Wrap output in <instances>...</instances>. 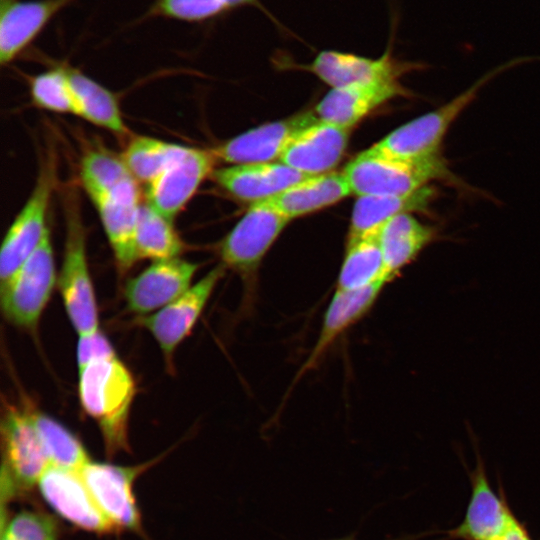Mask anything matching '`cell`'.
<instances>
[{"label": "cell", "instance_id": "cell-36", "mask_svg": "<svg viewBox=\"0 0 540 540\" xmlns=\"http://www.w3.org/2000/svg\"><path fill=\"white\" fill-rule=\"evenodd\" d=\"M485 540H534L527 527L515 515L503 528Z\"/></svg>", "mask_w": 540, "mask_h": 540}, {"label": "cell", "instance_id": "cell-27", "mask_svg": "<svg viewBox=\"0 0 540 540\" xmlns=\"http://www.w3.org/2000/svg\"><path fill=\"white\" fill-rule=\"evenodd\" d=\"M380 282L389 280L377 235L347 242L336 290L354 291Z\"/></svg>", "mask_w": 540, "mask_h": 540}, {"label": "cell", "instance_id": "cell-6", "mask_svg": "<svg viewBox=\"0 0 540 540\" xmlns=\"http://www.w3.org/2000/svg\"><path fill=\"white\" fill-rule=\"evenodd\" d=\"M1 500L9 501L37 485L51 465L29 411L3 401L1 412Z\"/></svg>", "mask_w": 540, "mask_h": 540}, {"label": "cell", "instance_id": "cell-34", "mask_svg": "<svg viewBox=\"0 0 540 540\" xmlns=\"http://www.w3.org/2000/svg\"><path fill=\"white\" fill-rule=\"evenodd\" d=\"M227 11L229 10L222 0H156L147 16L199 23Z\"/></svg>", "mask_w": 540, "mask_h": 540}, {"label": "cell", "instance_id": "cell-33", "mask_svg": "<svg viewBox=\"0 0 540 540\" xmlns=\"http://www.w3.org/2000/svg\"><path fill=\"white\" fill-rule=\"evenodd\" d=\"M1 540H59V529L44 511L22 509L11 516L1 513Z\"/></svg>", "mask_w": 540, "mask_h": 540}, {"label": "cell", "instance_id": "cell-19", "mask_svg": "<svg viewBox=\"0 0 540 540\" xmlns=\"http://www.w3.org/2000/svg\"><path fill=\"white\" fill-rule=\"evenodd\" d=\"M74 0H0V62L11 63Z\"/></svg>", "mask_w": 540, "mask_h": 540}, {"label": "cell", "instance_id": "cell-32", "mask_svg": "<svg viewBox=\"0 0 540 540\" xmlns=\"http://www.w3.org/2000/svg\"><path fill=\"white\" fill-rule=\"evenodd\" d=\"M29 91L32 103L38 108L76 115L66 65L55 66L30 77Z\"/></svg>", "mask_w": 540, "mask_h": 540}, {"label": "cell", "instance_id": "cell-26", "mask_svg": "<svg viewBox=\"0 0 540 540\" xmlns=\"http://www.w3.org/2000/svg\"><path fill=\"white\" fill-rule=\"evenodd\" d=\"M67 72L76 115L118 137L130 138L115 94L77 69L67 66Z\"/></svg>", "mask_w": 540, "mask_h": 540}, {"label": "cell", "instance_id": "cell-18", "mask_svg": "<svg viewBox=\"0 0 540 540\" xmlns=\"http://www.w3.org/2000/svg\"><path fill=\"white\" fill-rule=\"evenodd\" d=\"M350 129L320 119L299 131L279 161L308 176L332 172L349 141Z\"/></svg>", "mask_w": 540, "mask_h": 540}, {"label": "cell", "instance_id": "cell-9", "mask_svg": "<svg viewBox=\"0 0 540 540\" xmlns=\"http://www.w3.org/2000/svg\"><path fill=\"white\" fill-rule=\"evenodd\" d=\"M225 270L219 263L168 305L149 315L136 317L135 324L152 335L169 369L174 367L176 349L192 332Z\"/></svg>", "mask_w": 540, "mask_h": 540}, {"label": "cell", "instance_id": "cell-35", "mask_svg": "<svg viewBox=\"0 0 540 540\" xmlns=\"http://www.w3.org/2000/svg\"><path fill=\"white\" fill-rule=\"evenodd\" d=\"M114 356H116V352L112 344L100 329L79 336L76 349L78 369L93 361Z\"/></svg>", "mask_w": 540, "mask_h": 540}, {"label": "cell", "instance_id": "cell-13", "mask_svg": "<svg viewBox=\"0 0 540 540\" xmlns=\"http://www.w3.org/2000/svg\"><path fill=\"white\" fill-rule=\"evenodd\" d=\"M424 65L400 61L394 58L392 43L378 58H368L353 53L324 50L317 54L312 63L303 66L327 85L342 88L357 84L400 80L403 74L423 69Z\"/></svg>", "mask_w": 540, "mask_h": 540}, {"label": "cell", "instance_id": "cell-23", "mask_svg": "<svg viewBox=\"0 0 540 540\" xmlns=\"http://www.w3.org/2000/svg\"><path fill=\"white\" fill-rule=\"evenodd\" d=\"M351 193L344 173L332 171L309 176L259 203L273 208L291 220L333 205Z\"/></svg>", "mask_w": 540, "mask_h": 540}, {"label": "cell", "instance_id": "cell-37", "mask_svg": "<svg viewBox=\"0 0 540 540\" xmlns=\"http://www.w3.org/2000/svg\"><path fill=\"white\" fill-rule=\"evenodd\" d=\"M222 2L225 4V6L228 8V10L245 7V6H251L259 9L265 15L270 18L276 25L279 26V23L277 20L269 13L268 10L262 5V3L259 0H222Z\"/></svg>", "mask_w": 540, "mask_h": 540}, {"label": "cell", "instance_id": "cell-11", "mask_svg": "<svg viewBox=\"0 0 540 540\" xmlns=\"http://www.w3.org/2000/svg\"><path fill=\"white\" fill-rule=\"evenodd\" d=\"M211 150L184 146L167 167L145 187L146 203L174 221L202 182L214 171Z\"/></svg>", "mask_w": 540, "mask_h": 540}, {"label": "cell", "instance_id": "cell-25", "mask_svg": "<svg viewBox=\"0 0 540 540\" xmlns=\"http://www.w3.org/2000/svg\"><path fill=\"white\" fill-rule=\"evenodd\" d=\"M435 195L429 185L401 196H359L352 211L347 242L377 235L382 224L398 214L426 210Z\"/></svg>", "mask_w": 540, "mask_h": 540}, {"label": "cell", "instance_id": "cell-5", "mask_svg": "<svg viewBox=\"0 0 540 540\" xmlns=\"http://www.w3.org/2000/svg\"><path fill=\"white\" fill-rule=\"evenodd\" d=\"M351 192L359 196H401L434 180L453 178L442 155L424 160H400L361 152L343 171Z\"/></svg>", "mask_w": 540, "mask_h": 540}, {"label": "cell", "instance_id": "cell-20", "mask_svg": "<svg viewBox=\"0 0 540 540\" xmlns=\"http://www.w3.org/2000/svg\"><path fill=\"white\" fill-rule=\"evenodd\" d=\"M307 177L281 161L230 165L214 169L211 174L226 192L251 205L268 200Z\"/></svg>", "mask_w": 540, "mask_h": 540}, {"label": "cell", "instance_id": "cell-31", "mask_svg": "<svg viewBox=\"0 0 540 540\" xmlns=\"http://www.w3.org/2000/svg\"><path fill=\"white\" fill-rule=\"evenodd\" d=\"M183 148L184 145L177 143L134 135L128 138L121 155L136 180L146 187Z\"/></svg>", "mask_w": 540, "mask_h": 540}, {"label": "cell", "instance_id": "cell-14", "mask_svg": "<svg viewBox=\"0 0 540 540\" xmlns=\"http://www.w3.org/2000/svg\"><path fill=\"white\" fill-rule=\"evenodd\" d=\"M37 486L47 505L74 526L102 534L114 529L97 506L79 471L50 465Z\"/></svg>", "mask_w": 540, "mask_h": 540}, {"label": "cell", "instance_id": "cell-22", "mask_svg": "<svg viewBox=\"0 0 540 540\" xmlns=\"http://www.w3.org/2000/svg\"><path fill=\"white\" fill-rule=\"evenodd\" d=\"M407 92L400 80L334 88L316 105L314 112L321 121L351 129L378 106Z\"/></svg>", "mask_w": 540, "mask_h": 540}, {"label": "cell", "instance_id": "cell-21", "mask_svg": "<svg viewBox=\"0 0 540 540\" xmlns=\"http://www.w3.org/2000/svg\"><path fill=\"white\" fill-rule=\"evenodd\" d=\"M385 285L380 282L354 291L335 290L325 311L319 336L293 384L313 370L337 338L371 310Z\"/></svg>", "mask_w": 540, "mask_h": 540}, {"label": "cell", "instance_id": "cell-1", "mask_svg": "<svg viewBox=\"0 0 540 540\" xmlns=\"http://www.w3.org/2000/svg\"><path fill=\"white\" fill-rule=\"evenodd\" d=\"M78 396L84 412L103 437L109 456L129 450V418L136 382L116 356L93 361L78 369Z\"/></svg>", "mask_w": 540, "mask_h": 540}, {"label": "cell", "instance_id": "cell-2", "mask_svg": "<svg viewBox=\"0 0 540 540\" xmlns=\"http://www.w3.org/2000/svg\"><path fill=\"white\" fill-rule=\"evenodd\" d=\"M65 219L64 253L57 278L67 316L78 334L99 329L98 306L88 265L86 229L77 186L61 188Z\"/></svg>", "mask_w": 540, "mask_h": 540}, {"label": "cell", "instance_id": "cell-30", "mask_svg": "<svg viewBox=\"0 0 540 540\" xmlns=\"http://www.w3.org/2000/svg\"><path fill=\"white\" fill-rule=\"evenodd\" d=\"M51 465L80 471L89 461L87 451L68 428L24 401Z\"/></svg>", "mask_w": 540, "mask_h": 540}, {"label": "cell", "instance_id": "cell-4", "mask_svg": "<svg viewBox=\"0 0 540 540\" xmlns=\"http://www.w3.org/2000/svg\"><path fill=\"white\" fill-rule=\"evenodd\" d=\"M59 156L48 143L39 155L35 184L11 223L0 251V285L7 282L31 256L49 229L48 210L58 188Z\"/></svg>", "mask_w": 540, "mask_h": 540}, {"label": "cell", "instance_id": "cell-16", "mask_svg": "<svg viewBox=\"0 0 540 540\" xmlns=\"http://www.w3.org/2000/svg\"><path fill=\"white\" fill-rule=\"evenodd\" d=\"M112 249L117 269L125 273L138 262L135 231L141 204L139 182L90 197Z\"/></svg>", "mask_w": 540, "mask_h": 540}, {"label": "cell", "instance_id": "cell-28", "mask_svg": "<svg viewBox=\"0 0 540 540\" xmlns=\"http://www.w3.org/2000/svg\"><path fill=\"white\" fill-rule=\"evenodd\" d=\"M184 249L185 243L177 232L174 221L143 202L139 209L135 231L137 260L155 261L180 257Z\"/></svg>", "mask_w": 540, "mask_h": 540}, {"label": "cell", "instance_id": "cell-15", "mask_svg": "<svg viewBox=\"0 0 540 540\" xmlns=\"http://www.w3.org/2000/svg\"><path fill=\"white\" fill-rule=\"evenodd\" d=\"M318 120L315 112H303L253 128L211 151L217 160L231 165L274 162L280 159L290 140L299 131Z\"/></svg>", "mask_w": 540, "mask_h": 540}, {"label": "cell", "instance_id": "cell-7", "mask_svg": "<svg viewBox=\"0 0 540 540\" xmlns=\"http://www.w3.org/2000/svg\"><path fill=\"white\" fill-rule=\"evenodd\" d=\"M50 229L16 273L0 285L1 309L12 325L36 331L40 318L57 286Z\"/></svg>", "mask_w": 540, "mask_h": 540}, {"label": "cell", "instance_id": "cell-8", "mask_svg": "<svg viewBox=\"0 0 540 540\" xmlns=\"http://www.w3.org/2000/svg\"><path fill=\"white\" fill-rule=\"evenodd\" d=\"M289 221L273 208L256 203L219 243L220 264L241 277L248 294L254 291L264 256Z\"/></svg>", "mask_w": 540, "mask_h": 540}, {"label": "cell", "instance_id": "cell-3", "mask_svg": "<svg viewBox=\"0 0 540 540\" xmlns=\"http://www.w3.org/2000/svg\"><path fill=\"white\" fill-rule=\"evenodd\" d=\"M528 60V57L518 58L497 67L449 102L399 126L365 151L400 160H424L440 156L441 144L448 129L480 89L497 74Z\"/></svg>", "mask_w": 540, "mask_h": 540}, {"label": "cell", "instance_id": "cell-24", "mask_svg": "<svg viewBox=\"0 0 540 540\" xmlns=\"http://www.w3.org/2000/svg\"><path fill=\"white\" fill-rule=\"evenodd\" d=\"M437 237L436 229L411 213H401L379 228L377 239L389 282L400 275L419 253Z\"/></svg>", "mask_w": 540, "mask_h": 540}, {"label": "cell", "instance_id": "cell-29", "mask_svg": "<svg viewBox=\"0 0 540 540\" xmlns=\"http://www.w3.org/2000/svg\"><path fill=\"white\" fill-rule=\"evenodd\" d=\"M79 177L89 198L137 181L121 154L96 143L83 150Z\"/></svg>", "mask_w": 540, "mask_h": 540}, {"label": "cell", "instance_id": "cell-38", "mask_svg": "<svg viewBox=\"0 0 540 540\" xmlns=\"http://www.w3.org/2000/svg\"><path fill=\"white\" fill-rule=\"evenodd\" d=\"M419 537H421V535L404 536V537L392 538L388 540H415ZM328 540H358V539L356 538L355 534H350V535H346L342 537L331 538Z\"/></svg>", "mask_w": 540, "mask_h": 540}, {"label": "cell", "instance_id": "cell-12", "mask_svg": "<svg viewBox=\"0 0 540 540\" xmlns=\"http://www.w3.org/2000/svg\"><path fill=\"white\" fill-rule=\"evenodd\" d=\"M199 264L181 257L152 261L124 285L126 308L136 317L158 311L183 295L193 284Z\"/></svg>", "mask_w": 540, "mask_h": 540}, {"label": "cell", "instance_id": "cell-17", "mask_svg": "<svg viewBox=\"0 0 540 540\" xmlns=\"http://www.w3.org/2000/svg\"><path fill=\"white\" fill-rule=\"evenodd\" d=\"M469 478L471 495L464 518L456 527L442 532L441 540H485L515 516L502 485L498 493L492 488L479 455Z\"/></svg>", "mask_w": 540, "mask_h": 540}, {"label": "cell", "instance_id": "cell-10", "mask_svg": "<svg viewBox=\"0 0 540 540\" xmlns=\"http://www.w3.org/2000/svg\"><path fill=\"white\" fill-rule=\"evenodd\" d=\"M154 461L122 466L89 461L79 472L93 499L114 528L141 531V518L133 484Z\"/></svg>", "mask_w": 540, "mask_h": 540}]
</instances>
